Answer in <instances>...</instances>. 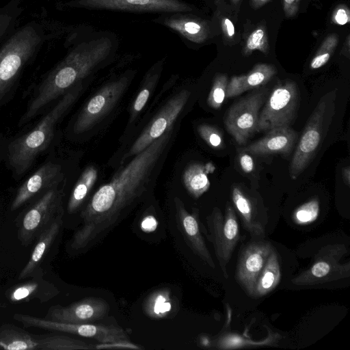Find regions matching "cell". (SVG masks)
<instances>
[{"mask_svg": "<svg viewBox=\"0 0 350 350\" xmlns=\"http://www.w3.org/2000/svg\"><path fill=\"white\" fill-rule=\"evenodd\" d=\"M269 44L268 35L264 27H258L248 36L243 47V55L249 56L255 51H260L267 55L269 53Z\"/></svg>", "mask_w": 350, "mask_h": 350, "instance_id": "cell-31", "label": "cell"}, {"mask_svg": "<svg viewBox=\"0 0 350 350\" xmlns=\"http://www.w3.org/2000/svg\"><path fill=\"white\" fill-rule=\"evenodd\" d=\"M129 81V77H121L107 83L98 91L77 116L72 126L73 132L81 134L94 126L115 105L127 88Z\"/></svg>", "mask_w": 350, "mask_h": 350, "instance_id": "cell-12", "label": "cell"}, {"mask_svg": "<svg viewBox=\"0 0 350 350\" xmlns=\"http://www.w3.org/2000/svg\"><path fill=\"white\" fill-rule=\"evenodd\" d=\"M176 216L178 229L191 250L209 267L215 268L202 234L198 210L193 209L191 213H189L178 199L176 200Z\"/></svg>", "mask_w": 350, "mask_h": 350, "instance_id": "cell-18", "label": "cell"}, {"mask_svg": "<svg viewBox=\"0 0 350 350\" xmlns=\"http://www.w3.org/2000/svg\"><path fill=\"white\" fill-rule=\"evenodd\" d=\"M36 350H87L95 346L85 341L64 335H46L34 338Z\"/></svg>", "mask_w": 350, "mask_h": 350, "instance_id": "cell-26", "label": "cell"}, {"mask_svg": "<svg viewBox=\"0 0 350 350\" xmlns=\"http://www.w3.org/2000/svg\"><path fill=\"white\" fill-rule=\"evenodd\" d=\"M266 96V90H260L239 100L228 109L224 124L238 144H245L256 131L260 109Z\"/></svg>", "mask_w": 350, "mask_h": 350, "instance_id": "cell-10", "label": "cell"}, {"mask_svg": "<svg viewBox=\"0 0 350 350\" xmlns=\"http://www.w3.org/2000/svg\"><path fill=\"white\" fill-rule=\"evenodd\" d=\"M332 23L344 25L350 22V10L345 4L338 5L332 12L331 16Z\"/></svg>", "mask_w": 350, "mask_h": 350, "instance_id": "cell-37", "label": "cell"}, {"mask_svg": "<svg viewBox=\"0 0 350 350\" xmlns=\"http://www.w3.org/2000/svg\"><path fill=\"white\" fill-rule=\"evenodd\" d=\"M172 127L154 140L111 180L94 193L81 213V224L73 234L69 250L85 253L116 227L144 196L151 175L171 137Z\"/></svg>", "mask_w": 350, "mask_h": 350, "instance_id": "cell-1", "label": "cell"}, {"mask_svg": "<svg viewBox=\"0 0 350 350\" xmlns=\"http://www.w3.org/2000/svg\"><path fill=\"white\" fill-rule=\"evenodd\" d=\"M63 214L64 213H60L39 235L30 258L19 275V279L30 276L39 268L44 257L60 232L63 224Z\"/></svg>", "mask_w": 350, "mask_h": 350, "instance_id": "cell-22", "label": "cell"}, {"mask_svg": "<svg viewBox=\"0 0 350 350\" xmlns=\"http://www.w3.org/2000/svg\"><path fill=\"white\" fill-rule=\"evenodd\" d=\"M338 42V37L334 33L326 37L312 59L310 68L317 69L324 66L334 53Z\"/></svg>", "mask_w": 350, "mask_h": 350, "instance_id": "cell-32", "label": "cell"}, {"mask_svg": "<svg viewBox=\"0 0 350 350\" xmlns=\"http://www.w3.org/2000/svg\"><path fill=\"white\" fill-rule=\"evenodd\" d=\"M97 178V170L88 167L83 172L69 198L67 210L69 213L76 212L87 198Z\"/></svg>", "mask_w": 350, "mask_h": 350, "instance_id": "cell-27", "label": "cell"}, {"mask_svg": "<svg viewBox=\"0 0 350 350\" xmlns=\"http://www.w3.org/2000/svg\"><path fill=\"white\" fill-rule=\"evenodd\" d=\"M342 178L345 181V183L347 186H349V183H350V167L349 166H347L342 169Z\"/></svg>", "mask_w": 350, "mask_h": 350, "instance_id": "cell-45", "label": "cell"}, {"mask_svg": "<svg viewBox=\"0 0 350 350\" xmlns=\"http://www.w3.org/2000/svg\"><path fill=\"white\" fill-rule=\"evenodd\" d=\"M272 64H257L246 75L233 76L226 88V97L237 96L243 92L266 84L276 74Z\"/></svg>", "mask_w": 350, "mask_h": 350, "instance_id": "cell-20", "label": "cell"}, {"mask_svg": "<svg viewBox=\"0 0 350 350\" xmlns=\"http://www.w3.org/2000/svg\"><path fill=\"white\" fill-rule=\"evenodd\" d=\"M157 220L152 215H147L141 222V228L146 232L154 231L157 226Z\"/></svg>", "mask_w": 350, "mask_h": 350, "instance_id": "cell-43", "label": "cell"}, {"mask_svg": "<svg viewBox=\"0 0 350 350\" xmlns=\"http://www.w3.org/2000/svg\"><path fill=\"white\" fill-rule=\"evenodd\" d=\"M221 27L224 37L228 40H232L234 37V26L230 19L224 17L221 21Z\"/></svg>", "mask_w": 350, "mask_h": 350, "instance_id": "cell-42", "label": "cell"}, {"mask_svg": "<svg viewBox=\"0 0 350 350\" xmlns=\"http://www.w3.org/2000/svg\"><path fill=\"white\" fill-rule=\"evenodd\" d=\"M335 91L321 98L310 114L289 166V175L296 180L311 163L329 126L334 109Z\"/></svg>", "mask_w": 350, "mask_h": 350, "instance_id": "cell-5", "label": "cell"}, {"mask_svg": "<svg viewBox=\"0 0 350 350\" xmlns=\"http://www.w3.org/2000/svg\"><path fill=\"white\" fill-rule=\"evenodd\" d=\"M189 96V91L182 90L167 101L157 117L134 142L127 157L139 153L170 129L185 105Z\"/></svg>", "mask_w": 350, "mask_h": 350, "instance_id": "cell-16", "label": "cell"}, {"mask_svg": "<svg viewBox=\"0 0 350 350\" xmlns=\"http://www.w3.org/2000/svg\"><path fill=\"white\" fill-rule=\"evenodd\" d=\"M319 213L317 199H312L300 206L294 213L293 218L299 224H307L314 221Z\"/></svg>", "mask_w": 350, "mask_h": 350, "instance_id": "cell-34", "label": "cell"}, {"mask_svg": "<svg viewBox=\"0 0 350 350\" xmlns=\"http://www.w3.org/2000/svg\"><path fill=\"white\" fill-rule=\"evenodd\" d=\"M239 163L243 172L250 173L254 170V163L252 157L245 152L242 151L239 157Z\"/></svg>", "mask_w": 350, "mask_h": 350, "instance_id": "cell-41", "label": "cell"}, {"mask_svg": "<svg viewBox=\"0 0 350 350\" xmlns=\"http://www.w3.org/2000/svg\"><path fill=\"white\" fill-rule=\"evenodd\" d=\"M299 107L297 83L291 80L279 81L259 113L256 131L291 126L297 118Z\"/></svg>", "mask_w": 350, "mask_h": 350, "instance_id": "cell-6", "label": "cell"}, {"mask_svg": "<svg viewBox=\"0 0 350 350\" xmlns=\"http://www.w3.org/2000/svg\"><path fill=\"white\" fill-rule=\"evenodd\" d=\"M172 297L167 289L153 292L146 300L145 312L152 318H163L172 310Z\"/></svg>", "mask_w": 350, "mask_h": 350, "instance_id": "cell-30", "label": "cell"}, {"mask_svg": "<svg viewBox=\"0 0 350 350\" xmlns=\"http://www.w3.org/2000/svg\"><path fill=\"white\" fill-rule=\"evenodd\" d=\"M298 139V133L291 126L278 127L268 131L259 140L240 150L255 156L280 153L289 154Z\"/></svg>", "mask_w": 350, "mask_h": 350, "instance_id": "cell-19", "label": "cell"}, {"mask_svg": "<svg viewBox=\"0 0 350 350\" xmlns=\"http://www.w3.org/2000/svg\"><path fill=\"white\" fill-rule=\"evenodd\" d=\"M150 95V90L149 88H144L142 91L138 94L134 105H133V113H137L139 112L142 108L144 107L146 103L148 98Z\"/></svg>", "mask_w": 350, "mask_h": 350, "instance_id": "cell-39", "label": "cell"}, {"mask_svg": "<svg viewBox=\"0 0 350 350\" xmlns=\"http://www.w3.org/2000/svg\"><path fill=\"white\" fill-rule=\"evenodd\" d=\"M208 230L202 225V232L211 242L216 258L226 278H228L226 266L240 239L239 225L232 206L226 204L224 215L215 207L206 217Z\"/></svg>", "mask_w": 350, "mask_h": 350, "instance_id": "cell-7", "label": "cell"}, {"mask_svg": "<svg viewBox=\"0 0 350 350\" xmlns=\"http://www.w3.org/2000/svg\"><path fill=\"white\" fill-rule=\"evenodd\" d=\"M61 185V184H60ZM60 185L53 187L35 198L24 212L18 228V238L25 245L30 244L37 239L62 213L63 188Z\"/></svg>", "mask_w": 350, "mask_h": 350, "instance_id": "cell-8", "label": "cell"}, {"mask_svg": "<svg viewBox=\"0 0 350 350\" xmlns=\"http://www.w3.org/2000/svg\"><path fill=\"white\" fill-rule=\"evenodd\" d=\"M177 14L166 18L164 24L193 42L200 44L206 40L210 30L206 21Z\"/></svg>", "mask_w": 350, "mask_h": 350, "instance_id": "cell-23", "label": "cell"}, {"mask_svg": "<svg viewBox=\"0 0 350 350\" xmlns=\"http://www.w3.org/2000/svg\"><path fill=\"white\" fill-rule=\"evenodd\" d=\"M271 0H251V5L254 8L262 7Z\"/></svg>", "mask_w": 350, "mask_h": 350, "instance_id": "cell-46", "label": "cell"}, {"mask_svg": "<svg viewBox=\"0 0 350 350\" xmlns=\"http://www.w3.org/2000/svg\"><path fill=\"white\" fill-rule=\"evenodd\" d=\"M109 311V304L105 299L89 297L66 306H54L44 318L62 323H92L106 317Z\"/></svg>", "mask_w": 350, "mask_h": 350, "instance_id": "cell-15", "label": "cell"}, {"mask_svg": "<svg viewBox=\"0 0 350 350\" xmlns=\"http://www.w3.org/2000/svg\"><path fill=\"white\" fill-rule=\"evenodd\" d=\"M280 276L279 257L273 247L257 279L253 297H262L271 292L279 284Z\"/></svg>", "mask_w": 350, "mask_h": 350, "instance_id": "cell-24", "label": "cell"}, {"mask_svg": "<svg viewBox=\"0 0 350 350\" xmlns=\"http://www.w3.org/2000/svg\"><path fill=\"white\" fill-rule=\"evenodd\" d=\"M347 252L343 245H327L315 256L312 266L295 277L296 285H315L349 276L350 265L340 264V259Z\"/></svg>", "mask_w": 350, "mask_h": 350, "instance_id": "cell-11", "label": "cell"}, {"mask_svg": "<svg viewBox=\"0 0 350 350\" xmlns=\"http://www.w3.org/2000/svg\"><path fill=\"white\" fill-rule=\"evenodd\" d=\"M33 336L22 328L5 324L0 327V348L6 350H36Z\"/></svg>", "mask_w": 350, "mask_h": 350, "instance_id": "cell-25", "label": "cell"}, {"mask_svg": "<svg viewBox=\"0 0 350 350\" xmlns=\"http://www.w3.org/2000/svg\"><path fill=\"white\" fill-rule=\"evenodd\" d=\"M233 3H237L240 0H231Z\"/></svg>", "mask_w": 350, "mask_h": 350, "instance_id": "cell-47", "label": "cell"}, {"mask_svg": "<svg viewBox=\"0 0 350 350\" xmlns=\"http://www.w3.org/2000/svg\"><path fill=\"white\" fill-rule=\"evenodd\" d=\"M273 249L268 241H256L244 247L239 256L236 280L247 295L252 297L257 279Z\"/></svg>", "mask_w": 350, "mask_h": 350, "instance_id": "cell-17", "label": "cell"}, {"mask_svg": "<svg viewBox=\"0 0 350 350\" xmlns=\"http://www.w3.org/2000/svg\"><path fill=\"white\" fill-rule=\"evenodd\" d=\"M46 39L44 29L32 21L14 30L0 49V108L11 99L24 68Z\"/></svg>", "mask_w": 350, "mask_h": 350, "instance_id": "cell-4", "label": "cell"}, {"mask_svg": "<svg viewBox=\"0 0 350 350\" xmlns=\"http://www.w3.org/2000/svg\"><path fill=\"white\" fill-rule=\"evenodd\" d=\"M350 36L348 35L347 38H346V40L344 43V46L342 49V51H341V54L346 56L347 58H349V54H350V46H349V44H350V42H349V38Z\"/></svg>", "mask_w": 350, "mask_h": 350, "instance_id": "cell-44", "label": "cell"}, {"mask_svg": "<svg viewBox=\"0 0 350 350\" xmlns=\"http://www.w3.org/2000/svg\"><path fill=\"white\" fill-rule=\"evenodd\" d=\"M301 0H283V10L286 17H293L298 12Z\"/></svg>", "mask_w": 350, "mask_h": 350, "instance_id": "cell-40", "label": "cell"}, {"mask_svg": "<svg viewBox=\"0 0 350 350\" xmlns=\"http://www.w3.org/2000/svg\"><path fill=\"white\" fill-rule=\"evenodd\" d=\"M81 89L80 83L73 87L31 129L7 140L3 157L15 179L19 180L29 172L37 158L49 148L55 137L57 124L75 103Z\"/></svg>", "mask_w": 350, "mask_h": 350, "instance_id": "cell-3", "label": "cell"}, {"mask_svg": "<svg viewBox=\"0 0 350 350\" xmlns=\"http://www.w3.org/2000/svg\"><path fill=\"white\" fill-rule=\"evenodd\" d=\"M206 167L199 163L188 167L183 174L184 184L189 193L195 198H199L210 187Z\"/></svg>", "mask_w": 350, "mask_h": 350, "instance_id": "cell-28", "label": "cell"}, {"mask_svg": "<svg viewBox=\"0 0 350 350\" xmlns=\"http://www.w3.org/2000/svg\"><path fill=\"white\" fill-rule=\"evenodd\" d=\"M64 182L62 165L52 161H46L19 187L12 202L11 210L19 208Z\"/></svg>", "mask_w": 350, "mask_h": 350, "instance_id": "cell-14", "label": "cell"}, {"mask_svg": "<svg viewBox=\"0 0 350 350\" xmlns=\"http://www.w3.org/2000/svg\"><path fill=\"white\" fill-rule=\"evenodd\" d=\"M38 283L33 281L18 285L11 291L10 299L15 302L27 300L38 291Z\"/></svg>", "mask_w": 350, "mask_h": 350, "instance_id": "cell-36", "label": "cell"}, {"mask_svg": "<svg viewBox=\"0 0 350 350\" xmlns=\"http://www.w3.org/2000/svg\"><path fill=\"white\" fill-rule=\"evenodd\" d=\"M112 46L111 40L103 37L83 42L72 49L39 83L18 126L28 124L53 100L79 84L108 57Z\"/></svg>", "mask_w": 350, "mask_h": 350, "instance_id": "cell-2", "label": "cell"}, {"mask_svg": "<svg viewBox=\"0 0 350 350\" xmlns=\"http://www.w3.org/2000/svg\"><path fill=\"white\" fill-rule=\"evenodd\" d=\"M96 349H140V347L137 346L129 340L117 341L107 343H100L95 346Z\"/></svg>", "mask_w": 350, "mask_h": 350, "instance_id": "cell-38", "label": "cell"}, {"mask_svg": "<svg viewBox=\"0 0 350 350\" xmlns=\"http://www.w3.org/2000/svg\"><path fill=\"white\" fill-rule=\"evenodd\" d=\"M13 319L21 323L25 327H33L68 333L94 339L100 343L131 341L130 338L121 327L113 325L62 323L19 313L14 314Z\"/></svg>", "mask_w": 350, "mask_h": 350, "instance_id": "cell-9", "label": "cell"}, {"mask_svg": "<svg viewBox=\"0 0 350 350\" xmlns=\"http://www.w3.org/2000/svg\"><path fill=\"white\" fill-rule=\"evenodd\" d=\"M227 85L228 78L225 74L219 73L215 77L207 99V103L211 108H221L226 98Z\"/></svg>", "mask_w": 350, "mask_h": 350, "instance_id": "cell-33", "label": "cell"}, {"mask_svg": "<svg viewBox=\"0 0 350 350\" xmlns=\"http://www.w3.org/2000/svg\"><path fill=\"white\" fill-rule=\"evenodd\" d=\"M23 0H10L0 8V44L15 30V25L23 12Z\"/></svg>", "mask_w": 350, "mask_h": 350, "instance_id": "cell-29", "label": "cell"}, {"mask_svg": "<svg viewBox=\"0 0 350 350\" xmlns=\"http://www.w3.org/2000/svg\"><path fill=\"white\" fill-rule=\"evenodd\" d=\"M232 199L245 230L251 235L263 237L267 224V217L259 214L250 199L238 187H233Z\"/></svg>", "mask_w": 350, "mask_h": 350, "instance_id": "cell-21", "label": "cell"}, {"mask_svg": "<svg viewBox=\"0 0 350 350\" xmlns=\"http://www.w3.org/2000/svg\"><path fill=\"white\" fill-rule=\"evenodd\" d=\"M199 133L204 140L214 148H222L225 144L221 132L215 127L209 125H202Z\"/></svg>", "mask_w": 350, "mask_h": 350, "instance_id": "cell-35", "label": "cell"}, {"mask_svg": "<svg viewBox=\"0 0 350 350\" xmlns=\"http://www.w3.org/2000/svg\"><path fill=\"white\" fill-rule=\"evenodd\" d=\"M69 6L128 12L181 13L191 8L180 0H75Z\"/></svg>", "mask_w": 350, "mask_h": 350, "instance_id": "cell-13", "label": "cell"}]
</instances>
